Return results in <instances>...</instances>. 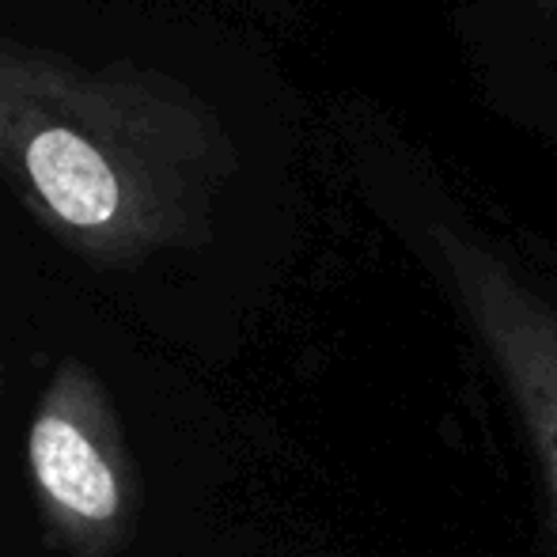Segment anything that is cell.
<instances>
[{
    "instance_id": "cell-2",
    "label": "cell",
    "mask_w": 557,
    "mask_h": 557,
    "mask_svg": "<svg viewBox=\"0 0 557 557\" xmlns=\"http://www.w3.org/2000/svg\"><path fill=\"white\" fill-rule=\"evenodd\" d=\"M46 543L69 557H117L140 520V474L117 406L84 360H61L27 433Z\"/></svg>"
},
{
    "instance_id": "cell-4",
    "label": "cell",
    "mask_w": 557,
    "mask_h": 557,
    "mask_svg": "<svg viewBox=\"0 0 557 557\" xmlns=\"http://www.w3.org/2000/svg\"><path fill=\"white\" fill-rule=\"evenodd\" d=\"M478 73L557 133V0H455Z\"/></svg>"
},
{
    "instance_id": "cell-1",
    "label": "cell",
    "mask_w": 557,
    "mask_h": 557,
    "mask_svg": "<svg viewBox=\"0 0 557 557\" xmlns=\"http://www.w3.org/2000/svg\"><path fill=\"white\" fill-rule=\"evenodd\" d=\"M235 163L221 111L175 76L0 35V178L88 265L209 243Z\"/></svg>"
},
{
    "instance_id": "cell-3",
    "label": "cell",
    "mask_w": 557,
    "mask_h": 557,
    "mask_svg": "<svg viewBox=\"0 0 557 557\" xmlns=\"http://www.w3.org/2000/svg\"><path fill=\"white\" fill-rule=\"evenodd\" d=\"M425 243L520 413L557 523V311L467 227L425 221Z\"/></svg>"
},
{
    "instance_id": "cell-5",
    "label": "cell",
    "mask_w": 557,
    "mask_h": 557,
    "mask_svg": "<svg viewBox=\"0 0 557 557\" xmlns=\"http://www.w3.org/2000/svg\"><path fill=\"white\" fill-rule=\"evenodd\" d=\"M0 395H4V357H0Z\"/></svg>"
}]
</instances>
